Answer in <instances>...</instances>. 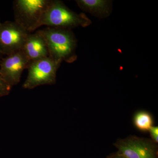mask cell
<instances>
[{"instance_id":"cell-5","label":"cell","mask_w":158,"mask_h":158,"mask_svg":"<svg viewBox=\"0 0 158 158\" xmlns=\"http://www.w3.org/2000/svg\"><path fill=\"white\" fill-rule=\"evenodd\" d=\"M117 153L126 158H158L157 147L152 140L131 136L114 144Z\"/></svg>"},{"instance_id":"cell-6","label":"cell","mask_w":158,"mask_h":158,"mask_svg":"<svg viewBox=\"0 0 158 158\" xmlns=\"http://www.w3.org/2000/svg\"><path fill=\"white\" fill-rule=\"evenodd\" d=\"M29 32L15 21L0 23V55L8 56L21 50Z\"/></svg>"},{"instance_id":"cell-7","label":"cell","mask_w":158,"mask_h":158,"mask_svg":"<svg viewBox=\"0 0 158 158\" xmlns=\"http://www.w3.org/2000/svg\"><path fill=\"white\" fill-rule=\"evenodd\" d=\"M31 61L20 50L1 59L0 75L11 87L19 83L24 69H27Z\"/></svg>"},{"instance_id":"cell-2","label":"cell","mask_w":158,"mask_h":158,"mask_svg":"<svg viewBox=\"0 0 158 158\" xmlns=\"http://www.w3.org/2000/svg\"><path fill=\"white\" fill-rule=\"evenodd\" d=\"M90 23L85 15L70 10L62 1L50 0L41 18L40 26L70 30L80 26L86 27Z\"/></svg>"},{"instance_id":"cell-8","label":"cell","mask_w":158,"mask_h":158,"mask_svg":"<svg viewBox=\"0 0 158 158\" xmlns=\"http://www.w3.org/2000/svg\"><path fill=\"white\" fill-rule=\"evenodd\" d=\"M21 50L31 62L49 57L47 44L40 30L29 33Z\"/></svg>"},{"instance_id":"cell-9","label":"cell","mask_w":158,"mask_h":158,"mask_svg":"<svg viewBox=\"0 0 158 158\" xmlns=\"http://www.w3.org/2000/svg\"><path fill=\"white\" fill-rule=\"evenodd\" d=\"M78 6L85 11L99 16H107L110 12V2L104 0H78Z\"/></svg>"},{"instance_id":"cell-10","label":"cell","mask_w":158,"mask_h":158,"mask_svg":"<svg viewBox=\"0 0 158 158\" xmlns=\"http://www.w3.org/2000/svg\"><path fill=\"white\" fill-rule=\"evenodd\" d=\"M134 122L136 127L143 131H149L153 123L152 116L149 113L144 111L136 113L134 117Z\"/></svg>"},{"instance_id":"cell-12","label":"cell","mask_w":158,"mask_h":158,"mask_svg":"<svg viewBox=\"0 0 158 158\" xmlns=\"http://www.w3.org/2000/svg\"><path fill=\"white\" fill-rule=\"evenodd\" d=\"M152 139L155 143H158V127L152 126L149 130Z\"/></svg>"},{"instance_id":"cell-4","label":"cell","mask_w":158,"mask_h":158,"mask_svg":"<svg viewBox=\"0 0 158 158\" xmlns=\"http://www.w3.org/2000/svg\"><path fill=\"white\" fill-rule=\"evenodd\" d=\"M60 64L49 57L31 62L27 68L28 73L23 88L32 89L41 85H54Z\"/></svg>"},{"instance_id":"cell-14","label":"cell","mask_w":158,"mask_h":158,"mask_svg":"<svg viewBox=\"0 0 158 158\" xmlns=\"http://www.w3.org/2000/svg\"><path fill=\"white\" fill-rule=\"evenodd\" d=\"M0 23H1V22H0Z\"/></svg>"},{"instance_id":"cell-11","label":"cell","mask_w":158,"mask_h":158,"mask_svg":"<svg viewBox=\"0 0 158 158\" xmlns=\"http://www.w3.org/2000/svg\"><path fill=\"white\" fill-rule=\"evenodd\" d=\"M1 58L0 56V62ZM11 87L4 81L0 75V98L9 95L11 91Z\"/></svg>"},{"instance_id":"cell-1","label":"cell","mask_w":158,"mask_h":158,"mask_svg":"<svg viewBox=\"0 0 158 158\" xmlns=\"http://www.w3.org/2000/svg\"><path fill=\"white\" fill-rule=\"evenodd\" d=\"M40 31L47 44L50 58L60 63L76 59V40L70 30L48 27Z\"/></svg>"},{"instance_id":"cell-13","label":"cell","mask_w":158,"mask_h":158,"mask_svg":"<svg viewBox=\"0 0 158 158\" xmlns=\"http://www.w3.org/2000/svg\"><path fill=\"white\" fill-rule=\"evenodd\" d=\"M106 158H126L123 156L120 155L118 153H114L111 154L110 155L108 156Z\"/></svg>"},{"instance_id":"cell-3","label":"cell","mask_w":158,"mask_h":158,"mask_svg":"<svg viewBox=\"0 0 158 158\" xmlns=\"http://www.w3.org/2000/svg\"><path fill=\"white\" fill-rule=\"evenodd\" d=\"M50 0H16L13 2L15 21L29 33L40 27Z\"/></svg>"}]
</instances>
